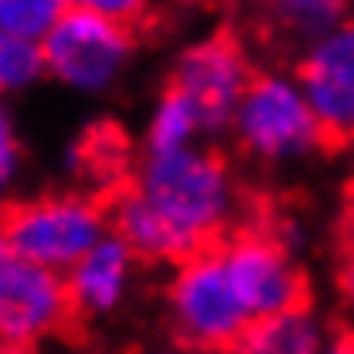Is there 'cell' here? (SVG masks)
<instances>
[{
	"label": "cell",
	"mask_w": 354,
	"mask_h": 354,
	"mask_svg": "<svg viewBox=\"0 0 354 354\" xmlns=\"http://www.w3.org/2000/svg\"><path fill=\"white\" fill-rule=\"evenodd\" d=\"M147 354H196V351H185V346H158V351H147Z\"/></svg>",
	"instance_id": "22"
},
{
	"label": "cell",
	"mask_w": 354,
	"mask_h": 354,
	"mask_svg": "<svg viewBox=\"0 0 354 354\" xmlns=\"http://www.w3.org/2000/svg\"><path fill=\"white\" fill-rule=\"evenodd\" d=\"M12 258V243H8V227H4V212H0V266Z\"/></svg>",
	"instance_id": "21"
},
{
	"label": "cell",
	"mask_w": 354,
	"mask_h": 354,
	"mask_svg": "<svg viewBox=\"0 0 354 354\" xmlns=\"http://www.w3.org/2000/svg\"><path fill=\"white\" fill-rule=\"evenodd\" d=\"M324 354H354V331H331V343Z\"/></svg>",
	"instance_id": "19"
},
{
	"label": "cell",
	"mask_w": 354,
	"mask_h": 354,
	"mask_svg": "<svg viewBox=\"0 0 354 354\" xmlns=\"http://www.w3.org/2000/svg\"><path fill=\"white\" fill-rule=\"evenodd\" d=\"M24 169H27V142L24 131H19L16 108H12L8 97H0V204L19 189Z\"/></svg>",
	"instance_id": "16"
},
{
	"label": "cell",
	"mask_w": 354,
	"mask_h": 354,
	"mask_svg": "<svg viewBox=\"0 0 354 354\" xmlns=\"http://www.w3.org/2000/svg\"><path fill=\"white\" fill-rule=\"evenodd\" d=\"M0 212H4L12 254L62 277L104 235H112L108 204L85 189H54V193L24 196Z\"/></svg>",
	"instance_id": "4"
},
{
	"label": "cell",
	"mask_w": 354,
	"mask_h": 354,
	"mask_svg": "<svg viewBox=\"0 0 354 354\" xmlns=\"http://www.w3.org/2000/svg\"><path fill=\"white\" fill-rule=\"evenodd\" d=\"M0 354H39V351H0Z\"/></svg>",
	"instance_id": "23"
},
{
	"label": "cell",
	"mask_w": 354,
	"mask_h": 354,
	"mask_svg": "<svg viewBox=\"0 0 354 354\" xmlns=\"http://www.w3.org/2000/svg\"><path fill=\"white\" fill-rule=\"evenodd\" d=\"M346 16H351V8L339 4V0H285V4L270 8V24L301 50H308L312 43L331 35Z\"/></svg>",
	"instance_id": "13"
},
{
	"label": "cell",
	"mask_w": 354,
	"mask_h": 354,
	"mask_svg": "<svg viewBox=\"0 0 354 354\" xmlns=\"http://www.w3.org/2000/svg\"><path fill=\"white\" fill-rule=\"evenodd\" d=\"M62 0H0V27L19 43L43 46L54 24L62 19Z\"/></svg>",
	"instance_id": "14"
},
{
	"label": "cell",
	"mask_w": 354,
	"mask_h": 354,
	"mask_svg": "<svg viewBox=\"0 0 354 354\" xmlns=\"http://www.w3.org/2000/svg\"><path fill=\"white\" fill-rule=\"evenodd\" d=\"M93 8H100L104 16L120 19V24H131L135 27V16H142V4H131V0H88Z\"/></svg>",
	"instance_id": "17"
},
{
	"label": "cell",
	"mask_w": 354,
	"mask_h": 354,
	"mask_svg": "<svg viewBox=\"0 0 354 354\" xmlns=\"http://www.w3.org/2000/svg\"><path fill=\"white\" fill-rule=\"evenodd\" d=\"M39 50L50 81L77 97H108L131 73L139 35L131 24H120L93 4H66L62 19Z\"/></svg>",
	"instance_id": "5"
},
{
	"label": "cell",
	"mask_w": 354,
	"mask_h": 354,
	"mask_svg": "<svg viewBox=\"0 0 354 354\" xmlns=\"http://www.w3.org/2000/svg\"><path fill=\"white\" fill-rule=\"evenodd\" d=\"M43 50L31 43H19L12 39L4 27H0V97H16V93H27L43 81Z\"/></svg>",
	"instance_id": "15"
},
{
	"label": "cell",
	"mask_w": 354,
	"mask_h": 354,
	"mask_svg": "<svg viewBox=\"0 0 354 354\" xmlns=\"http://www.w3.org/2000/svg\"><path fill=\"white\" fill-rule=\"evenodd\" d=\"M254 73L258 70L250 66L247 46L231 31H208L177 50L166 85L177 88L193 104L204 135H227L235 108H239L247 85L254 81Z\"/></svg>",
	"instance_id": "7"
},
{
	"label": "cell",
	"mask_w": 354,
	"mask_h": 354,
	"mask_svg": "<svg viewBox=\"0 0 354 354\" xmlns=\"http://www.w3.org/2000/svg\"><path fill=\"white\" fill-rule=\"evenodd\" d=\"M139 266L142 262L127 250L124 239L104 235V239L66 274V292H70L73 316L112 319L115 312L131 301L135 281H139Z\"/></svg>",
	"instance_id": "10"
},
{
	"label": "cell",
	"mask_w": 354,
	"mask_h": 354,
	"mask_svg": "<svg viewBox=\"0 0 354 354\" xmlns=\"http://www.w3.org/2000/svg\"><path fill=\"white\" fill-rule=\"evenodd\" d=\"M292 73L328 142H354V12L331 35L301 50Z\"/></svg>",
	"instance_id": "9"
},
{
	"label": "cell",
	"mask_w": 354,
	"mask_h": 354,
	"mask_svg": "<svg viewBox=\"0 0 354 354\" xmlns=\"http://www.w3.org/2000/svg\"><path fill=\"white\" fill-rule=\"evenodd\" d=\"M343 254H354V208L346 212V223H343Z\"/></svg>",
	"instance_id": "20"
},
{
	"label": "cell",
	"mask_w": 354,
	"mask_h": 354,
	"mask_svg": "<svg viewBox=\"0 0 354 354\" xmlns=\"http://www.w3.org/2000/svg\"><path fill=\"white\" fill-rule=\"evenodd\" d=\"M162 316L174 346L196 354H227L247 331L250 316L223 270L220 247L196 250L169 266L162 281Z\"/></svg>",
	"instance_id": "3"
},
{
	"label": "cell",
	"mask_w": 354,
	"mask_h": 354,
	"mask_svg": "<svg viewBox=\"0 0 354 354\" xmlns=\"http://www.w3.org/2000/svg\"><path fill=\"white\" fill-rule=\"evenodd\" d=\"M73 319L66 277L12 254L0 266V351H35Z\"/></svg>",
	"instance_id": "8"
},
{
	"label": "cell",
	"mask_w": 354,
	"mask_h": 354,
	"mask_svg": "<svg viewBox=\"0 0 354 354\" xmlns=\"http://www.w3.org/2000/svg\"><path fill=\"white\" fill-rule=\"evenodd\" d=\"M220 258L250 319L281 316L308 301V270L270 223H239L220 243Z\"/></svg>",
	"instance_id": "6"
},
{
	"label": "cell",
	"mask_w": 354,
	"mask_h": 354,
	"mask_svg": "<svg viewBox=\"0 0 354 354\" xmlns=\"http://www.w3.org/2000/svg\"><path fill=\"white\" fill-rule=\"evenodd\" d=\"M227 135L235 151L258 169L304 166L328 147V135L292 70H258Z\"/></svg>",
	"instance_id": "2"
},
{
	"label": "cell",
	"mask_w": 354,
	"mask_h": 354,
	"mask_svg": "<svg viewBox=\"0 0 354 354\" xmlns=\"http://www.w3.org/2000/svg\"><path fill=\"white\" fill-rule=\"evenodd\" d=\"M204 139L201 115L193 112L177 88H162L154 97L151 112H147V124H142V154H174L185 151V147H196Z\"/></svg>",
	"instance_id": "12"
},
{
	"label": "cell",
	"mask_w": 354,
	"mask_h": 354,
	"mask_svg": "<svg viewBox=\"0 0 354 354\" xmlns=\"http://www.w3.org/2000/svg\"><path fill=\"white\" fill-rule=\"evenodd\" d=\"M127 189L162 220L181 258L220 247L239 227V177L216 147L204 142L174 154H139Z\"/></svg>",
	"instance_id": "1"
},
{
	"label": "cell",
	"mask_w": 354,
	"mask_h": 354,
	"mask_svg": "<svg viewBox=\"0 0 354 354\" xmlns=\"http://www.w3.org/2000/svg\"><path fill=\"white\" fill-rule=\"evenodd\" d=\"M331 328L316 304H301L281 316L250 319L227 354H324Z\"/></svg>",
	"instance_id": "11"
},
{
	"label": "cell",
	"mask_w": 354,
	"mask_h": 354,
	"mask_svg": "<svg viewBox=\"0 0 354 354\" xmlns=\"http://www.w3.org/2000/svg\"><path fill=\"white\" fill-rule=\"evenodd\" d=\"M335 292H339V301L354 312V254H343V262H339V270H335Z\"/></svg>",
	"instance_id": "18"
}]
</instances>
